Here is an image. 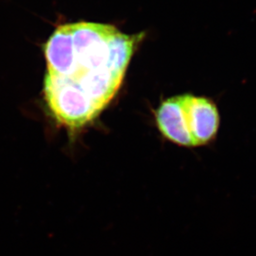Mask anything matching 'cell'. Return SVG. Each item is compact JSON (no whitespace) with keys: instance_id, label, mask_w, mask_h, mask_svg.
I'll return each instance as SVG.
<instances>
[{"instance_id":"obj_1","label":"cell","mask_w":256,"mask_h":256,"mask_svg":"<svg viewBox=\"0 0 256 256\" xmlns=\"http://www.w3.org/2000/svg\"><path fill=\"white\" fill-rule=\"evenodd\" d=\"M144 36L100 22L56 28L44 48V94L58 126L73 134L96 120L120 88Z\"/></svg>"},{"instance_id":"obj_2","label":"cell","mask_w":256,"mask_h":256,"mask_svg":"<svg viewBox=\"0 0 256 256\" xmlns=\"http://www.w3.org/2000/svg\"><path fill=\"white\" fill-rule=\"evenodd\" d=\"M155 118L160 133L184 147L205 145L218 134L220 116L215 103L205 97L184 94L165 100Z\"/></svg>"}]
</instances>
